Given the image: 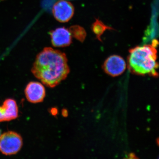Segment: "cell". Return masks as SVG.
<instances>
[{
  "label": "cell",
  "instance_id": "1",
  "mask_svg": "<svg viewBox=\"0 0 159 159\" xmlns=\"http://www.w3.org/2000/svg\"><path fill=\"white\" fill-rule=\"evenodd\" d=\"M70 72L65 54L51 48H45L38 54L31 69L34 77L51 88L65 80Z\"/></svg>",
  "mask_w": 159,
  "mask_h": 159
},
{
  "label": "cell",
  "instance_id": "5",
  "mask_svg": "<svg viewBox=\"0 0 159 159\" xmlns=\"http://www.w3.org/2000/svg\"><path fill=\"white\" fill-rule=\"evenodd\" d=\"M103 70L112 77H117L124 73L126 68L125 61L119 55L110 56L103 64Z\"/></svg>",
  "mask_w": 159,
  "mask_h": 159
},
{
  "label": "cell",
  "instance_id": "10",
  "mask_svg": "<svg viewBox=\"0 0 159 159\" xmlns=\"http://www.w3.org/2000/svg\"><path fill=\"white\" fill-rule=\"evenodd\" d=\"M110 29L109 27L106 25L101 21L98 20H96V21L92 25V30L97 35V38L99 40L104 31L107 29Z\"/></svg>",
  "mask_w": 159,
  "mask_h": 159
},
{
  "label": "cell",
  "instance_id": "6",
  "mask_svg": "<svg viewBox=\"0 0 159 159\" xmlns=\"http://www.w3.org/2000/svg\"><path fill=\"white\" fill-rule=\"evenodd\" d=\"M27 100L33 103L43 102L46 96L44 87L40 83L31 82L28 84L25 89Z\"/></svg>",
  "mask_w": 159,
  "mask_h": 159
},
{
  "label": "cell",
  "instance_id": "2",
  "mask_svg": "<svg viewBox=\"0 0 159 159\" xmlns=\"http://www.w3.org/2000/svg\"><path fill=\"white\" fill-rule=\"evenodd\" d=\"M156 45L139 46L129 51L128 67L134 74L153 77L158 76Z\"/></svg>",
  "mask_w": 159,
  "mask_h": 159
},
{
  "label": "cell",
  "instance_id": "11",
  "mask_svg": "<svg viewBox=\"0 0 159 159\" xmlns=\"http://www.w3.org/2000/svg\"><path fill=\"white\" fill-rule=\"evenodd\" d=\"M2 135V131H1V129H0V136Z\"/></svg>",
  "mask_w": 159,
  "mask_h": 159
},
{
  "label": "cell",
  "instance_id": "7",
  "mask_svg": "<svg viewBox=\"0 0 159 159\" xmlns=\"http://www.w3.org/2000/svg\"><path fill=\"white\" fill-rule=\"evenodd\" d=\"M52 45L57 48L67 47L72 43V35L70 30L64 27L57 28L50 32Z\"/></svg>",
  "mask_w": 159,
  "mask_h": 159
},
{
  "label": "cell",
  "instance_id": "8",
  "mask_svg": "<svg viewBox=\"0 0 159 159\" xmlns=\"http://www.w3.org/2000/svg\"><path fill=\"white\" fill-rule=\"evenodd\" d=\"M18 117V107L15 100L6 99L0 106V122H8Z\"/></svg>",
  "mask_w": 159,
  "mask_h": 159
},
{
  "label": "cell",
  "instance_id": "4",
  "mask_svg": "<svg viewBox=\"0 0 159 159\" xmlns=\"http://www.w3.org/2000/svg\"><path fill=\"white\" fill-rule=\"evenodd\" d=\"M74 8L72 3L66 0H59L52 8L54 17L60 22H68L74 15Z\"/></svg>",
  "mask_w": 159,
  "mask_h": 159
},
{
  "label": "cell",
  "instance_id": "3",
  "mask_svg": "<svg viewBox=\"0 0 159 159\" xmlns=\"http://www.w3.org/2000/svg\"><path fill=\"white\" fill-rule=\"evenodd\" d=\"M23 144L21 136L17 133L9 131L0 136V152L6 156L16 154Z\"/></svg>",
  "mask_w": 159,
  "mask_h": 159
},
{
  "label": "cell",
  "instance_id": "9",
  "mask_svg": "<svg viewBox=\"0 0 159 159\" xmlns=\"http://www.w3.org/2000/svg\"><path fill=\"white\" fill-rule=\"evenodd\" d=\"M72 36L80 42H83L86 36V32L83 28L79 25H74L70 29Z\"/></svg>",
  "mask_w": 159,
  "mask_h": 159
}]
</instances>
